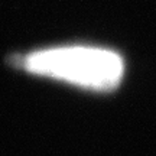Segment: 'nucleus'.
<instances>
[{
  "instance_id": "f257e3e1",
  "label": "nucleus",
  "mask_w": 156,
  "mask_h": 156,
  "mask_svg": "<svg viewBox=\"0 0 156 156\" xmlns=\"http://www.w3.org/2000/svg\"><path fill=\"white\" fill-rule=\"evenodd\" d=\"M28 71L95 90L116 87L123 75L122 58L112 51L69 46L35 52L25 56Z\"/></svg>"
}]
</instances>
